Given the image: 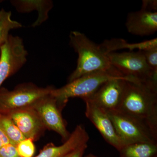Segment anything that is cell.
<instances>
[{
  "instance_id": "cell-1",
  "label": "cell",
  "mask_w": 157,
  "mask_h": 157,
  "mask_svg": "<svg viewBox=\"0 0 157 157\" xmlns=\"http://www.w3.org/2000/svg\"><path fill=\"white\" fill-rule=\"evenodd\" d=\"M117 109L144 123L157 134V82L127 81Z\"/></svg>"
},
{
  "instance_id": "cell-2",
  "label": "cell",
  "mask_w": 157,
  "mask_h": 157,
  "mask_svg": "<svg viewBox=\"0 0 157 157\" xmlns=\"http://www.w3.org/2000/svg\"><path fill=\"white\" fill-rule=\"evenodd\" d=\"M70 44L78 54L76 69L68 77V82L88 73L109 70L112 67L107 54L100 45L93 42L84 34L72 31Z\"/></svg>"
},
{
  "instance_id": "cell-3",
  "label": "cell",
  "mask_w": 157,
  "mask_h": 157,
  "mask_svg": "<svg viewBox=\"0 0 157 157\" xmlns=\"http://www.w3.org/2000/svg\"><path fill=\"white\" fill-rule=\"evenodd\" d=\"M115 68L83 75L59 89L54 88L51 96L56 100L62 109L70 98H79L83 101L90 99L105 82L118 77H125ZM127 77V76H126Z\"/></svg>"
},
{
  "instance_id": "cell-4",
  "label": "cell",
  "mask_w": 157,
  "mask_h": 157,
  "mask_svg": "<svg viewBox=\"0 0 157 157\" xmlns=\"http://www.w3.org/2000/svg\"><path fill=\"white\" fill-rule=\"evenodd\" d=\"M52 86L40 87L33 83L19 85L12 90L0 89V113L8 114L18 109L33 107L50 95Z\"/></svg>"
},
{
  "instance_id": "cell-5",
  "label": "cell",
  "mask_w": 157,
  "mask_h": 157,
  "mask_svg": "<svg viewBox=\"0 0 157 157\" xmlns=\"http://www.w3.org/2000/svg\"><path fill=\"white\" fill-rule=\"evenodd\" d=\"M106 111L124 146L136 142L157 143V134L144 123L118 109Z\"/></svg>"
},
{
  "instance_id": "cell-6",
  "label": "cell",
  "mask_w": 157,
  "mask_h": 157,
  "mask_svg": "<svg viewBox=\"0 0 157 157\" xmlns=\"http://www.w3.org/2000/svg\"><path fill=\"white\" fill-rule=\"evenodd\" d=\"M110 64L124 76L140 81H157V72L147 63L141 51L107 54Z\"/></svg>"
},
{
  "instance_id": "cell-7",
  "label": "cell",
  "mask_w": 157,
  "mask_h": 157,
  "mask_svg": "<svg viewBox=\"0 0 157 157\" xmlns=\"http://www.w3.org/2000/svg\"><path fill=\"white\" fill-rule=\"evenodd\" d=\"M0 89L4 82L18 72L27 62V51L21 38L9 35L4 45L0 47Z\"/></svg>"
},
{
  "instance_id": "cell-8",
  "label": "cell",
  "mask_w": 157,
  "mask_h": 157,
  "mask_svg": "<svg viewBox=\"0 0 157 157\" xmlns=\"http://www.w3.org/2000/svg\"><path fill=\"white\" fill-rule=\"evenodd\" d=\"M45 128L52 130L58 134L64 141L70 136V132L61 113V108L54 98L49 95L37 102L33 106Z\"/></svg>"
},
{
  "instance_id": "cell-9",
  "label": "cell",
  "mask_w": 157,
  "mask_h": 157,
  "mask_svg": "<svg viewBox=\"0 0 157 157\" xmlns=\"http://www.w3.org/2000/svg\"><path fill=\"white\" fill-rule=\"evenodd\" d=\"M134 79L126 76L109 79L87 100L105 111L117 109L122 98L126 82Z\"/></svg>"
},
{
  "instance_id": "cell-10",
  "label": "cell",
  "mask_w": 157,
  "mask_h": 157,
  "mask_svg": "<svg viewBox=\"0 0 157 157\" xmlns=\"http://www.w3.org/2000/svg\"><path fill=\"white\" fill-rule=\"evenodd\" d=\"M84 102L86 117L94 124L107 143L119 151L124 145L107 112L90 100H85Z\"/></svg>"
},
{
  "instance_id": "cell-11",
  "label": "cell",
  "mask_w": 157,
  "mask_h": 157,
  "mask_svg": "<svg viewBox=\"0 0 157 157\" xmlns=\"http://www.w3.org/2000/svg\"><path fill=\"white\" fill-rule=\"evenodd\" d=\"M26 138L36 140L46 129L33 107L18 109L8 113Z\"/></svg>"
},
{
  "instance_id": "cell-12",
  "label": "cell",
  "mask_w": 157,
  "mask_h": 157,
  "mask_svg": "<svg viewBox=\"0 0 157 157\" xmlns=\"http://www.w3.org/2000/svg\"><path fill=\"white\" fill-rule=\"evenodd\" d=\"M90 137L84 126H76L69 138L60 146L52 144H47L35 157H64L78 147L87 143Z\"/></svg>"
},
{
  "instance_id": "cell-13",
  "label": "cell",
  "mask_w": 157,
  "mask_h": 157,
  "mask_svg": "<svg viewBox=\"0 0 157 157\" xmlns=\"http://www.w3.org/2000/svg\"><path fill=\"white\" fill-rule=\"evenodd\" d=\"M126 27L130 33L144 36H150L157 31V12L140 10L129 13Z\"/></svg>"
},
{
  "instance_id": "cell-14",
  "label": "cell",
  "mask_w": 157,
  "mask_h": 157,
  "mask_svg": "<svg viewBox=\"0 0 157 157\" xmlns=\"http://www.w3.org/2000/svg\"><path fill=\"white\" fill-rule=\"evenodd\" d=\"M11 4L20 13H27L37 11L38 17L32 25L36 27L46 21L48 17V12L53 7V2L49 0H15L11 1Z\"/></svg>"
},
{
  "instance_id": "cell-15",
  "label": "cell",
  "mask_w": 157,
  "mask_h": 157,
  "mask_svg": "<svg viewBox=\"0 0 157 157\" xmlns=\"http://www.w3.org/2000/svg\"><path fill=\"white\" fill-rule=\"evenodd\" d=\"M100 46L106 54L124 49H128L130 52L135 50L144 51L157 47V39L155 38L139 43H129L123 39L114 38L104 40Z\"/></svg>"
},
{
  "instance_id": "cell-16",
  "label": "cell",
  "mask_w": 157,
  "mask_h": 157,
  "mask_svg": "<svg viewBox=\"0 0 157 157\" xmlns=\"http://www.w3.org/2000/svg\"><path fill=\"white\" fill-rule=\"evenodd\" d=\"M120 157H157V143L140 142L124 145Z\"/></svg>"
},
{
  "instance_id": "cell-17",
  "label": "cell",
  "mask_w": 157,
  "mask_h": 157,
  "mask_svg": "<svg viewBox=\"0 0 157 157\" xmlns=\"http://www.w3.org/2000/svg\"><path fill=\"white\" fill-rule=\"evenodd\" d=\"M0 128L2 130L10 143L16 146L25 137L13 121L7 114L0 113Z\"/></svg>"
},
{
  "instance_id": "cell-18",
  "label": "cell",
  "mask_w": 157,
  "mask_h": 157,
  "mask_svg": "<svg viewBox=\"0 0 157 157\" xmlns=\"http://www.w3.org/2000/svg\"><path fill=\"white\" fill-rule=\"evenodd\" d=\"M11 14L10 11L4 9L0 10V47L7 42L11 30L22 27L20 23L11 19Z\"/></svg>"
},
{
  "instance_id": "cell-19",
  "label": "cell",
  "mask_w": 157,
  "mask_h": 157,
  "mask_svg": "<svg viewBox=\"0 0 157 157\" xmlns=\"http://www.w3.org/2000/svg\"><path fill=\"white\" fill-rule=\"evenodd\" d=\"M16 147L21 157H33L36 151L34 141L30 138H25L21 140Z\"/></svg>"
},
{
  "instance_id": "cell-20",
  "label": "cell",
  "mask_w": 157,
  "mask_h": 157,
  "mask_svg": "<svg viewBox=\"0 0 157 157\" xmlns=\"http://www.w3.org/2000/svg\"><path fill=\"white\" fill-rule=\"evenodd\" d=\"M141 52L149 67L157 72V47Z\"/></svg>"
},
{
  "instance_id": "cell-21",
  "label": "cell",
  "mask_w": 157,
  "mask_h": 157,
  "mask_svg": "<svg viewBox=\"0 0 157 157\" xmlns=\"http://www.w3.org/2000/svg\"><path fill=\"white\" fill-rule=\"evenodd\" d=\"M0 157H21L17 152L16 146L11 143L0 148Z\"/></svg>"
},
{
  "instance_id": "cell-22",
  "label": "cell",
  "mask_w": 157,
  "mask_h": 157,
  "mask_svg": "<svg viewBox=\"0 0 157 157\" xmlns=\"http://www.w3.org/2000/svg\"><path fill=\"white\" fill-rule=\"evenodd\" d=\"M141 10L150 12H157V1L156 0H143Z\"/></svg>"
},
{
  "instance_id": "cell-23",
  "label": "cell",
  "mask_w": 157,
  "mask_h": 157,
  "mask_svg": "<svg viewBox=\"0 0 157 157\" xmlns=\"http://www.w3.org/2000/svg\"><path fill=\"white\" fill-rule=\"evenodd\" d=\"M87 143L78 147L73 151L70 152L64 157H83L85 151L87 148Z\"/></svg>"
},
{
  "instance_id": "cell-24",
  "label": "cell",
  "mask_w": 157,
  "mask_h": 157,
  "mask_svg": "<svg viewBox=\"0 0 157 157\" xmlns=\"http://www.w3.org/2000/svg\"><path fill=\"white\" fill-rule=\"evenodd\" d=\"M10 143L8 137H6L2 130L0 128V148L6 144Z\"/></svg>"
},
{
  "instance_id": "cell-25",
  "label": "cell",
  "mask_w": 157,
  "mask_h": 157,
  "mask_svg": "<svg viewBox=\"0 0 157 157\" xmlns=\"http://www.w3.org/2000/svg\"><path fill=\"white\" fill-rule=\"evenodd\" d=\"M85 157H99L95 155L92 154H90L87 155Z\"/></svg>"
},
{
  "instance_id": "cell-26",
  "label": "cell",
  "mask_w": 157,
  "mask_h": 157,
  "mask_svg": "<svg viewBox=\"0 0 157 157\" xmlns=\"http://www.w3.org/2000/svg\"><path fill=\"white\" fill-rule=\"evenodd\" d=\"M0 56H1V50H0Z\"/></svg>"
}]
</instances>
